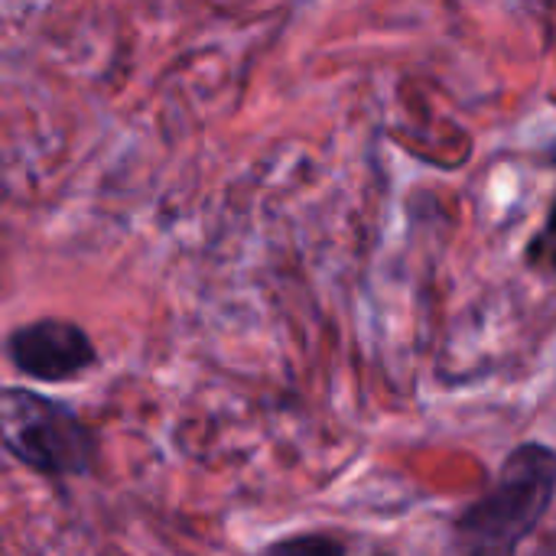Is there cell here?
Segmentation results:
<instances>
[{"label":"cell","instance_id":"6da1fadb","mask_svg":"<svg viewBox=\"0 0 556 556\" xmlns=\"http://www.w3.org/2000/svg\"><path fill=\"white\" fill-rule=\"evenodd\" d=\"M556 502V450L544 443L515 446L495 482L463 508L453 525L459 556H518Z\"/></svg>","mask_w":556,"mask_h":556},{"label":"cell","instance_id":"7a4b0ae2","mask_svg":"<svg viewBox=\"0 0 556 556\" xmlns=\"http://www.w3.org/2000/svg\"><path fill=\"white\" fill-rule=\"evenodd\" d=\"M0 437L16 463L49 479L85 476L98 459L91 427L68 404L26 388L0 394Z\"/></svg>","mask_w":556,"mask_h":556},{"label":"cell","instance_id":"3957f363","mask_svg":"<svg viewBox=\"0 0 556 556\" xmlns=\"http://www.w3.org/2000/svg\"><path fill=\"white\" fill-rule=\"evenodd\" d=\"M7 358L33 381L62 384L94 368L98 352L81 326L68 319H36L7 336Z\"/></svg>","mask_w":556,"mask_h":556},{"label":"cell","instance_id":"277c9868","mask_svg":"<svg viewBox=\"0 0 556 556\" xmlns=\"http://www.w3.org/2000/svg\"><path fill=\"white\" fill-rule=\"evenodd\" d=\"M257 556H345V544L332 534H296L267 544Z\"/></svg>","mask_w":556,"mask_h":556},{"label":"cell","instance_id":"5b68a950","mask_svg":"<svg viewBox=\"0 0 556 556\" xmlns=\"http://www.w3.org/2000/svg\"><path fill=\"white\" fill-rule=\"evenodd\" d=\"M528 261L534 267H544V270H556V205L551 208V218L547 225L538 231V238L531 241L528 248Z\"/></svg>","mask_w":556,"mask_h":556},{"label":"cell","instance_id":"8992f818","mask_svg":"<svg viewBox=\"0 0 556 556\" xmlns=\"http://www.w3.org/2000/svg\"><path fill=\"white\" fill-rule=\"evenodd\" d=\"M538 556H556V528L551 531V538L544 541V547L538 551Z\"/></svg>","mask_w":556,"mask_h":556}]
</instances>
